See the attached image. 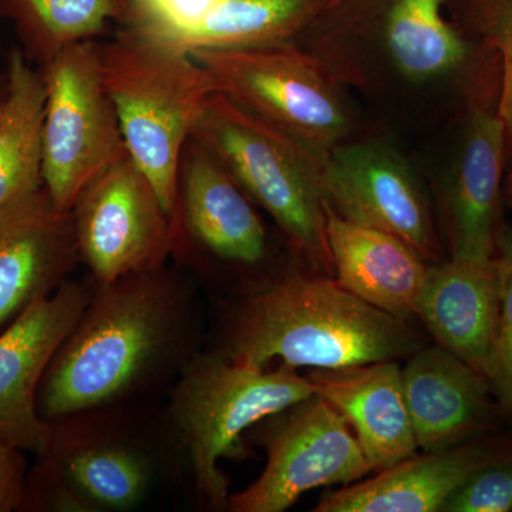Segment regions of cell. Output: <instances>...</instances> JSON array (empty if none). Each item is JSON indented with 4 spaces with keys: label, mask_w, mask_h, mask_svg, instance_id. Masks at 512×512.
I'll use <instances>...</instances> for the list:
<instances>
[{
    "label": "cell",
    "mask_w": 512,
    "mask_h": 512,
    "mask_svg": "<svg viewBox=\"0 0 512 512\" xmlns=\"http://www.w3.org/2000/svg\"><path fill=\"white\" fill-rule=\"evenodd\" d=\"M202 332L197 288L168 265L94 284L40 383V417L156 403L201 352Z\"/></svg>",
    "instance_id": "6da1fadb"
},
{
    "label": "cell",
    "mask_w": 512,
    "mask_h": 512,
    "mask_svg": "<svg viewBox=\"0 0 512 512\" xmlns=\"http://www.w3.org/2000/svg\"><path fill=\"white\" fill-rule=\"evenodd\" d=\"M421 343L409 322L357 298L333 276L286 271L232 301L212 349L249 366L335 370L397 362Z\"/></svg>",
    "instance_id": "7a4b0ae2"
},
{
    "label": "cell",
    "mask_w": 512,
    "mask_h": 512,
    "mask_svg": "<svg viewBox=\"0 0 512 512\" xmlns=\"http://www.w3.org/2000/svg\"><path fill=\"white\" fill-rule=\"evenodd\" d=\"M106 407L50 423V443L28 471L20 511L130 512L187 473L163 409Z\"/></svg>",
    "instance_id": "3957f363"
},
{
    "label": "cell",
    "mask_w": 512,
    "mask_h": 512,
    "mask_svg": "<svg viewBox=\"0 0 512 512\" xmlns=\"http://www.w3.org/2000/svg\"><path fill=\"white\" fill-rule=\"evenodd\" d=\"M167 394L165 416L195 495L207 510L224 511L231 494L222 458L242 460L251 427L308 399L315 389L291 367L244 365L211 348L192 357Z\"/></svg>",
    "instance_id": "277c9868"
},
{
    "label": "cell",
    "mask_w": 512,
    "mask_h": 512,
    "mask_svg": "<svg viewBox=\"0 0 512 512\" xmlns=\"http://www.w3.org/2000/svg\"><path fill=\"white\" fill-rule=\"evenodd\" d=\"M104 84L119 116L128 157L147 175L173 218L181 154L212 94V74L190 53L123 29L99 45Z\"/></svg>",
    "instance_id": "5b68a950"
},
{
    "label": "cell",
    "mask_w": 512,
    "mask_h": 512,
    "mask_svg": "<svg viewBox=\"0 0 512 512\" xmlns=\"http://www.w3.org/2000/svg\"><path fill=\"white\" fill-rule=\"evenodd\" d=\"M191 137L271 215L289 247L311 271L333 276L322 158L221 92L204 104Z\"/></svg>",
    "instance_id": "8992f818"
},
{
    "label": "cell",
    "mask_w": 512,
    "mask_h": 512,
    "mask_svg": "<svg viewBox=\"0 0 512 512\" xmlns=\"http://www.w3.org/2000/svg\"><path fill=\"white\" fill-rule=\"evenodd\" d=\"M190 55L212 74L221 93L322 160L348 141L353 120L339 79L308 50L286 42Z\"/></svg>",
    "instance_id": "52a82bcc"
},
{
    "label": "cell",
    "mask_w": 512,
    "mask_h": 512,
    "mask_svg": "<svg viewBox=\"0 0 512 512\" xmlns=\"http://www.w3.org/2000/svg\"><path fill=\"white\" fill-rule=\"evenodd\" d=\"M43 188L72 211L93 178L128 157L119 116L104 84L99 43L83 40L43 62Z\"/></svg>",
    "instance_id": "ba28073f"
},
{
    "label": "cell",
    "mask_w": 512,
    "mask_h": 512,
    "mask_svg": "<svg viewBox=\"0 0 512 512\" xmlns=\"http://www.w3.org/2000/svg\"><path fill=\"white\" fill-rule=\"evenodd\" d=\"M256 427L266 466L249 487L229 495L228 511L284 512L313 488L349 485L373 471L348 421L318 394Z\"/></svg>",
    "instance_id": "9c48e42d"
},
{
    "label": "cell",
    "mask_w": 512,
    "mask_h": 512,
    "mask_svg": "<svg viewBox=\"0 0 512 512\" xmlns=\"http://www.w3.org/2000/svg\"><path fill=\"white\" fill-rule=\"evenodd\" d=\"M70 212L79 261L96 285L164 268L173 256V221L130 157L93 178Z\"/></svg>",
    "instance_id": "30bf717a"
},
{
    "label": "cell",
    "mask_w": 512,
    "mask_h": 512,
    "mask_svg": "<svg viewBox=\"0 0 512 512\" xmlns=\"http://www.w3.org/2000/svg\"><path fill=\"white\" fill-rule=\"evenodd\" d=\"M322 191L343 220L394 235L427 262L444 261L426 192L392 148L349 140L333 148L322 161Z\"/></svg>",
    "instance_id": "8fae6325"
},
{
    "label": "cell",
    "mask_w": 512,
    "mask_h": 512,
    "mask_svg": "<svg viewBox=\"0 0 512 512\" xmlns=\"http://www.w3.org/2000/svg\"><path fill=\"white\" fill-rule=\"evenodd\" d=\"M498 92L474 90L441 191L444 237L450 259L456 261L493 259L504 224L505 164L510 158Z\"/></svg>",
    "instance_id": "7c38bea8"
},
{
    "label": "cell",
    "mask_w": 512,
    "mask_h": 512,
    "mask_svg": "<svg viewBox=\"0 0 512 512\" xmlns=\"http://www.w3.org/2000/svg\"><path fill=\"white\" fill-rule=\"evenodd\" d=\"M93 288V281L67 279L0 330V439L23 453L39 456L49 446L52 426L37 409L40 383Z\"/></svg>",
    "instance_id": "4fadbf2b"
},
{
    "label": "cell",
    "mask_w": 512,
    "mask_h": 512,
    "mask_svg": "<svg viewBox=\"0 0 512 512\" xmlns=\"http://www.w3.org/2000/svg\"><path fill=\"white\" fill-rule=\"evenodd\" d=\"M171 221L175 258L188 261L200 254L238 266H255L265 258L266 231L251 198L192 137L181 154Z\"/></svg>",
    "instance_id": "5bb4252c"
},
{
    "label": "cell",
    "mask_w": 512,
    "mask_h": 512,
    "mask_svg": "<svg viewBox=\"0 0 512 512\" xmlns=\"http://www.w3.org/2000/svg\"><path fill=\"white\" fill-rule=\"evenodd\" d=\"M72 212L45 188L0 210V330L52 295L79 264Z\"/></svg>",
    "instance_id": "9a60e30c"
},
{
    "label": "cell",
    "mask_w": 512,
    "mask_h": 512,
    "mask_svg": "<svg viewBox=\"0 0 512 512\" xmlns=\"http://www.w3.org/2000/svg\"><path fill=\"white\" fill-rule=\"evenodd\" d=\"M402 377L417 446L426 453L467 443L493 424L498 406L487 379L446 349L416 350Z\"/></svg>",
    "instance_id": "2e32d148"
},
{
    "label": "cell",
    "mask_w": 512,
    "mask_h": 512,
    "mask_svg": "<svg viewBox=\"0 0 512 512\" xmlns=\"http://www.w3.org/2000/svg\"><path fill=\"white\" fill-rule=\"evenodd\" d=\"M501 305L495 256L490 261H448L429 266L416 306L436 345L487 379Z\"/></svg>",
    "instance_id": "e0dca14e"
},
{
    "label": "cell",
    "mask_w": 512,
    "mask_h": 512,
    "mask_svg": "<svg viewBox=\"0 0 512 512\" xmlns=\"http://www.w3.org/2000/svg\"><path fill=\"white\" fill-rule=\"evenodd\" d=\"M308 379L315 394L348 421L373 471L379 473L417 454L402 367L396 360L313 370Z\"/></svg>",
    "instance_id": "ac0fdd59"
},
{
    "label": "cell",
    "mask_w": 512,
    "mask_h": 512,
    "mask_svg": "<svg viewBox=\"0 0 512 512\" xmlns=\"http://www.w3.org/2000/svg\"><path fill=\"white\" fill-rule=\"evenodd\" d=\"M505 456L488 444L463 443L424 451L379 471L365 483L326 493L316 512H436L468 478Z\"/></svg>",
    "instance_id": "d6986e66"
},
{
    "label": "cell",
    "mask_w": 512,
    "mask_h": 512,
    "mask_svg": "<svg viewBox=\"0 0 512 512\" xmlns=\"http://www.w3.org/2000/svg\"><path fill=\"white\" fill-rule=\"evenodd\" d=\"M333 278L357 298L409 322L429 266L402 239L343 220L325 202Z\"/></svg>",
    "instance_id": "ffe728a7"
},
{
    "label": "cell",
    "mask_w": 512,
    "mask_h": 512,
    "mask_svg": "<svg viewBox=\"0 0 512 512\" xmlns=\"http://www.w3.org/2000/svg\"><path fill=\"white\" fill-rule=\"evenodd\" d=\"M45 103L42 73L13 50L0 104V210L43 188Z\"/></svg>",
    "instance_id": "44dd1931"
},
{
    "label": "cell",
    "mask_w": 512,
    "mask_h": 512,
    "mask_svg": "<svg viewBox=\"0 0 512 512\" xmlns=\"http://www.w3.org/2000/svg\"><path fill=\"white\" fill-rule=\"evenodd\" d=\"M443 0H393L382 29L390 66L410 83H429L457 72L470 47L441 13Z\"/></svg>",
    "instance_id": "7402d4cb"
},
{
    "label": "cell",
    "mask_w": 512,
    "mask_h": 512,
    "mask_svg": "<svg viewBox=\"0 0 512 512\" xmlns=\"http://www.w3.org/2000/svg\"><path fill=\"white\" fill-rule=\"evenodd\" d=\"M319 0H222L173 49H231L291 42L318 9Z\"/></svg>",
    "instance_id": "603a6c76"
},
{
    "label": "cell",
    "mask_w": 512,
    "mask_h": 512,
    "mask_svg": "<svg viewBox=\"0 0 512 512\" xmlns=\"http://www.w3.org/2000/svg\"><path fill=\"white\" fill-rule=\"evenodd\" d=\"M127 0H0V12L45 62L63 47L93 40L113 20L121 23Z\"/></svg>",
    "instance_id": "cb8c5ba5"
},
{
    "label": "cell",
    "mask_w": 512,
    "mask_h": 512,
    "mask_svg": "<svg viewBox=\"0 0 512 512\" xmlns=\"http://www.w3.org/2000/svg\"><path fill=\"white\" fill-rule=\"evenodd\" d=\"M222 0H127L124 30L156 45L171 47Z\"/></svg>",
    "instance_id": "d4e9b609"
},
{
    "label": "cell",
    "mask_w": 512,
    "mask_h": 512,
    "mask_svg": "<svg viewBox=\"0 0 512 512\" xmlns=\"http://www.w3.org/2000/svg\"><path fill=\"white\" fill-rule=\"evenodd\" d=\"M470 28L483 49L497 57L500 69L498 114L507 136L508 158H512V0H470Z\"/></svg>",
    "instance_id": "484cf974"
},
{
    "label": "cell",
    "mask_w": 512,
    "mask_h": 512,
    "mask_svg": "<svg viewBox=\"0 0 512 512\" xmlns=\"http://www.w3.org/2000/svg\"><path fill=\"white\" fill-rule=\"evenodd\" d=\"M494 256L500 272L501 305L487 382L498 409L512 423V225L507 222L498 232Z\"/></svg>",
    "instance_id": "4316f807"
},
{
    "label": "cell",
    "mask_w": 512,
    "mask_h": 512,
    "mask_svg": "<svg viewBox=\"0 0 512 512\" xmlns=\"http://www.w3.org/2000/svg\"><path fill=\"white\" fill-rule=\"evenodd\" d=\"M441 511H512V457L505 454L476 471L448 498Z\"/></svg>",
    "instance_id": "83f0119b"
},
{
    "label": "cell",
    "mask_w": 512,
    "mask_h": 512,
    "mask_svg": "<svg viewBox=\"0 0 512 512\" xmlns=\"http://www.w3.org/2000/svg\"><path fill=\"white\" fill-rule=\"evenodd\" d=\"M26 476L23 451L0 439V512L20 511Z\"/></svg>",
    "instance_id": "f1b7e54d"
},
{
    "label": "cell",
    "mask_w": 512,
    "mask_h": 512,
    "mask_svg": "<svg viewBox=\"0 0 512 512\" xmlns=\"http://www.w3.org/2000/svg\"><path fill=\"white\" fill-rule=\"evenodd\" d=\"M504 204L512 210V167L504 178Z\"/></svg>",
    "instance_id": "f546056e"
},
{
    "label": "cell",
    "mask_w": 512,
    "mask_h": 512,
    "mask_svg": "<svg viewBox=\"0 0 512 512\" xmlns=\"http://www.w3.org/2000/svg\"><path fill=\"white\" fill-rule=\"evenodd\" d=\"M6 93V76L0 79V104H2L3 97Z\"/></svg>",
    "instance_id": "4dcf8cb0"
}]
</instances>
